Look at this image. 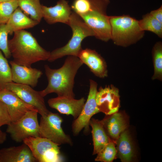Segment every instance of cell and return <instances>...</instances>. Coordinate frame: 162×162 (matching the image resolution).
<instances>
[{
  "instance_id": "obj_32",
  "label": "cell",
  "mask_w": 162,
  "mask_h": 162,
  "mask_svg": "<svg viewBox=\"0 0 162 162\" xmlns=\"http://www.w3.org/2000/svg\"><path fill=\"white\" fill-rule=\"evenodd\" d=\"M7 135L0 129V144L3 143L6 140Z\"/></svg>"
},
{
  "instance_id": "obj_11",
  "label": "cell",
  "mask_w": 162,
  "mask_h": 162,
  "mask_svg": "<svg viewBox=\"0 0 162 162\" xmlns=\"http://www.w3.org/2000/svg\"><path fill=\"white\" fill-rule=\"evenodd\" d=\"M96 101L100 112L106 115L118 112L120 106L118 89L112 85L100 87L96 94Z\"/></svg>"
},
{
  "instance_id": "obj_33",
  "label": "cell",
  "mask_w": 162,
  "mask_h": 162,
  "mask_svg": "<svg viewBox=\"0 0 162 162\" xmlns=\"http://www.w3.org/2000/svg\"><path fill=\"white\" fill-rule=\"evenodd\" d=\"M12 0H0V2H6L10 1Z\"/></svg>"
},
{
  "instance_id": "obj_31",
  "label": "cell",
  "mask_w": 162,
  "mask_h": 162,
  "mask_svg": "<svg viewBox=\"0 0 162 162\" xmlns=\"http://www.w3.org/2000/svg\"><path fill=\"white\" fill-rule=\"evenodd\" d=\"M154 17L162 23V6L158 9L151 11L149 13Z\"/></svg>"
},
{
  "instance_id": "obj_24",
  "label": "cell",
  "mask_w": 162,
  "mask_h": 162,
  "mask_svg": "<svg viewBox=\"0 0 162 162\" xmlns=\"http://www.w3.org/2000/svg\"><path fill=\"white\" fill-rule=\"evenodd\" d=\"M140 26L141 29L145 31L152 32L159 37H162V23L148 13L142 16V19L139 20Z\"/></svg>"
},
{
  "instance_id": "obj_2",
  "label": "cell",
  "mask_w": 162,
  "mask_h": 162,
  "mask_svg": "<svg viewBox=\"0 0 162 162\" xmlns=\"http://www.w3.org/2000/svg\"><path fill=\"white\" fill-rule=\"evenodd\" d=\"M13 61L16 63L31 67L33 63L47 60L50 52L42 47L32 34L24 30L16 31L8 41Z\"/></svg>"
},
{
  "instance_id": "obj_23",
  "label": "cell",
  "mask_w": 162,
  "mask_h": 162,
  "mask_svg": "<svg viewBox=\"0 0 162 162\" xmlns=\"http://www.w3.org/2000/svg\"><path fill=\"white\" fill-rule=\"evenodd\" d=\"M18 7L30 18L40 22L43 18L40 0H17Z\"/></svg>"
},
{
  "instance_id": "obj_20",
  "label": "cell",
  "mask_w": 162,
  "mask_h": 162,
  "mask_svg": "<svg viewBox=\"0 0 162 162\" xmlns=\"http://www.w3.org/2000/svg\"><path fill=\"white\" fill-rule=\"evenodd\" d=\"M110 3L109 0H74L71 8L79 16L91 11L106 13Z\"/></svg>"
},
{
  "instance_id": "obj_29",
  "label": "cell",
  "mask_w": 162,
  "mask_h": 162,
  "mask_svg": "<svg viewBox=\"0 0 162 162\" xmlns=\"http://www.w3.org/2000/svg\"><path fill=\"white\" fill-rule=\"evenodd\" d=\"M8 34L5 24L0 25V50L3 52L5 57L7 58H9L11 56L8 45Z\"/></svg>"
},
{
  "instance_id": "obj_13",
  "label": "cell",
  "mask_w": 162,
  "mask_h": 162,
  "mask_svg": "<svg viewBox=\"0 0 162 162\" xmlns=\"http://www.w3.org/2000/svg\"><path fill=\"white\" fill-rule=\"evenodd\" d=\"M86 102L84 97L79 99L74 98L58 96L49 99V106L60 113L72 116L76 119L81 113Z\"/></svg>"
},
{
  "instance_id": "obj_14",
  "label": "cell",
  "mask_w": 162,
  "mask_h": 162,
  "mask_svg": "<svg viewBox=\"0 0 162 162\" xmlns=\"http://www.w3.org/2000/svg\"><path fill=\"white\" fill-rule=\"evenodd\" d=\"M43 18L46 22L52 24L60 22L68 25L72 12L71 7L66 0H60L53 7L42 5Z\"/></svg>"
},
{
  "instance_id": "obj_3",
  "label": "cell",
  "mask_w": 162,
  "mask_h": 162,
  "mask_svg": "<svg viewBox=\"0 0 162 162\" xmlns=\"http://www.w3.org/2000/svg\"><path fill=\"white\" fill-rule=\"evenodd\" d=\"M111 38L116 45L126 47L142 39L145 31L141 28L139 20L128 15L109 16Z\"/></svg>"
},
{
  "instance_id": "obj_30",
  "label": "cell",
  "mask_w": 162,
  "mask_h": 162,
  "mask_svg": "<svg viewBox=\"0 0 162 162\" xmlns=\"http://www.w3.org/2000/svg\"><path fill=\"white\" fill-rule=\"evenodd\" d=\"M11 121L4 104L0 100V127L8 125Z\"/></svg>"
},
{
  "instance_id": "obj_8",
  "label": "cell",
  "mask_w": 162,
  "mask_h": 162,
  "mask_svg": "<svg viewBox=\"0 0 162 162\" xmlns=\"http://www.w3.org/2000/svg\"><path fill=\"white\" fill-rule=\"evenodd\" d=\"M89 90L87 99L80 114L72 124V130L74 135L75 136L78 135L83 129L86 131H88L92 117L100 112L96 101L98 84L92 79L89 80Z\"/></svg>"
},
{
  "instance_id": "obj_6",
  "label": "cell",
  "mask_w": 162,
  "mask_h": 162,
  "mask_svg": "<svg viewBox=\"0 0 162 162\" xmlns=\"http://www.w3.org/2000/svg\"><path fill=\"white\" fill-rule=\"evenodd\" d=\"M23 142L30 149L34 156L39 162H62L59 145L50 140L40 137H29Z\"/></svg>"
},
{
  "instance_id": "obj_27",
  "label": "cell",
  "mask_w": 162,
  "mask_h": 162,
  "mask_svg": "<svg viewBox=\"0 0 162 162\" xmlns=\"http://www.w3.org/2000/svg\"><path fill=\"white\" fill-rule=\"evenodd\" d=\"M18 7L17 0L0 2V25L5 24L12 14Z\"/></svg>"
},
{
  "instance_id": "obj_34",
  "label": "cell",
  "mask_w": 162,
  "mask_h": 162,
  "mask_svg": "<svg viewBox=\"0 0 162 162\" xmlns=\"http://www.w3.org/2000/svg\"><path fill=\"white\" fill-rule=\"evenodd\" d=\"M2 90V88L1 86L0 85V92Z\"/></svg>"
},
{
  "instance_id": "obj_17",
  "label": "cell",
  "mask_w": 162,
  "mask_h": 162,
  "mask_svg": "<svg viewBox=\"0 0 162 162\" xmlns=\"http://www.w3.org/2000/svg\"><path fill=\"white\" fill-rule=\"evenodd\" d=\"M37 160L26 144L0 149V162H35Z\"/></svg>"
},
{
  "instance_id": "obj_26",
  "label": "cell",
  "mask_w": 162,
  "mask_h": 162,
  "mask_svg": "<svg viewBox=\"0 0 162 162\" xmlns=\"http://www.w3.org/2000/svg\"><path fill=\"white\" fill-rule=\"evenodd\" d=\"M115 143L111 141L97 154L95 159L97 161L112 162L116 158L117 152Z\"/></svg>"
},
{
  "instance_id": "obj_7",
  "label": "cell",
  "mask_w": 162,
  "mask_h": 162,
  "mask_svg": "<svg viewBox=\"0 0 162 162\" xmlns=\"http://www.w3.org/2000/svg\"><path fill=\"white\" fill-rule=\"evenodd\" d=\"M63 120L59 114L51 112L46 116H41L39 124L40 136L49 139L59 145H71V139L65 133L62 127Z\"/></svg>"
},
{
  "instance_id": "obj_9",
  "label": "cell",
  "mask_w": 162,
  "mask_h": 162,
  "mask_svg": "<svg viewBox=\"0 0 162 162\" xmlns=\"http://www.w3.org/2000/svg\"><path fill=\"white\" fill-rule=\"evenodd\" d=\"M2 88L14 92L25 102L34 106L42 116L47 115L50 112L47 109L40 91L34 90L29 85L12 82L5 84Z\"/></svg>"
},
{
  "instance_id": "obj_15",
  "label": "cell",
  "mask_w": 162,
  "mask_h": 162,
  "mask_svg": "<svg viewBox=\"0 0 162 162\" xmlns=\"http://www.w3.org/2000/svg\"><path fill=\"white\" fill-rule=\"evenodd\" d=\"M11 65L12 82L35 87L39 79L43 74L40 70L17 64L13 61L9 62Z\"/></svg>"
},
{
  "instance_id": "obj_22",
  "label": "cell",
  "mask_w": 162,
  "mask_h": 162,
  "mask_svg": "<svg viewBox=\"0 0 162 162\" xmlns=\"http://www.w3.org/2000/svg\"><path fill=\"white\" fill-rule=\"evenodd\" d=\"M118 156L122 162L131 161L134 155V150L130 135L125 130L120 135L116 142Z\"/></svg>"
},
{
  "instance_id": "obj_1",
  "label": "cell",
  "mask_w": 162,
  "mask_h": 162,
  "mask_svg": "<svg viewBox=\"0 0 162 162\" xmlns=\"http://www.w3.org/2000/svg\"><path fill=\"white\" fill-rule=\"evenodd\" d=\"M83 64L78 57L69 56L59 68L52 69L48 65H45L44 68L48 84L44 89L40 91L41 95L44 97L54 93L58 96L74 98L73 88L75 78Z\"/></svg>"
},
{
  "instance_id": "obj_21",
  "label": "cell",
  "mask_w": 162,
  "mask_h": 162,
  "mask_svg": "<svg viewBox=\"0 0 162 162\" xmlns=\"http://www.w3.org/2000/svg\"><path fill=\"white\" fill-rule=\"evenodd\" d=\"M90 126L92 128V133L93 145V155L97 154L108 143L112 141L107 134L101 120L91 118Z\"/></svg>"
},
{
  "instance_id": "obj_4",
  "label": "cell",
  "mask_w": 162,
  "mask_h": 162,
  "mask_svg": "<svg viewBox=\"0 0 162 162\" xmlns=\"http://www.w3.org/2000/svg\"><path fill=\"white\" fill-rule=\"evenodd\" d=\"M72 31V35L68 43L64 46L50 52L47 60L52 62L66 56H78L83 49V40L89 36H94L92 30L81 17L72 11L68 24Z\"/></svg>"
},
{
  "instance_id": "obj_5",
  "label": "cell",
  "mask_w": 162,
  "mask_h": 162,
  "mask_svg": "<svg viewBox=\"0 0 162 162\" xmlns=\"http://www.w3.org/2000/svg\"><path fill=\"white\" fill-rule=\"evenodd\" d=\"M37 110L27 112L17 121L8 125L6 132L12 139L17 142H23L29 137H40Z\"/></svg>"
},
{
  "instance_id": "obj_12",
  "label": "cell",
  "mask_w": 162,
  "mask_h": 162,
  "mask_svg": "<svg viewBox=\"0 0 162 162\" xmlns=\"http://www.w3.org/2000/svg\"><path fill=\"white\" fill-rule=\"evenodd\" d=\"M0 100L5 105L12 122L17 121L29 111L37 110L34 106L25 102L14 92L7 89H3L0 91Z\"/></svg>"
},
{
  "instance_id": "obj_28",
  "label": "cell",
  "mask_w": 162,
  "mask_h": 162,
  "mask_svg": "<svg viewBox=\"0 0 162 162\" xmlns=\"http://www.w3.org/2000/svg\"><path fill=\"white\" fill-rule=\"evenodd\" d=\"M12 82L11 68L0 50V85L2 88L5 84Z\"/></svg>"
},
{
  "instance_id": "obj_10",
  "label": "cell",
  "mask_w": 162,
  "mask_h": 162,
  "mask_svg": "<svg viewBox=\"0 0 162 162\" xmlns=\"http://www.w3.org/2000/svg\"><path fill=\"white\" fill-rule=\"evenodd\" d=\"M80 16L93 31L96 38L105 42L111 40L109 16L106 13L91 11Z\"/></svg>"
},
{
  "instance_id": "obj_16",
  "label": "cell",
  "mask_w": 162,
  "mask_h": 162,
  "mask_svg": "<svg viewBox=\"0 0 162 162\" xmlns=\"http://www.w3.org/2000/svg\"><path fill=\"white\" fill-rule=\"evenodd\" d=\"M78 57L83 64L86 65L95 76L104 78L108 76L106 63L95 50L89 48L82 49Z\"/></svg>"
},
{
  "instance_id": "obj_19",
  "label": "cell",
  "mask_w": 162,
  "mask_h": 162,
  "mask_svg": "<svg viewBox=\"0 0 162 162\" xmlns=\"http://www.w3.org/2000/svg\"><path fill=\"white\" fill-rule=\"evenodd\" d=\"M39 23L29 17L18 7L12 14L5 26L8 34L12 35L16 31L32 28Z\"/></svg>"
},
{
  "instance_id": "obj_18",
  "label": "cell",
  "mask_w": 162,
  "mask_h": 162,
  "mask_svg": "<svg viewBox=\"0 0 162 162\" xmlns=\"http://www.w3.org/2000/svg\"><path fill=\"white\" fill-rule=\"evenodd\" d=\"M107 116L101 121L107 134L115 143L120 134L126 130L127 121L122 113L118 112Z\"/></svg>"
},
{
  "instance_id": "obj_25",
  "label": "cell",
  "mask_w": 162,
  "mask_h": 162,
  "mask_svg": "<svg viewBox=\"0 0 162 162\" xmlns=\"http://www.w3.org/2000/svg\"><path fill=\"white\" fill-rule=\"evenodd\" d=\"M154 67L153 80H162V43L157 42L154 45L152 51Z\"/></svg>"
}]
</instances>
